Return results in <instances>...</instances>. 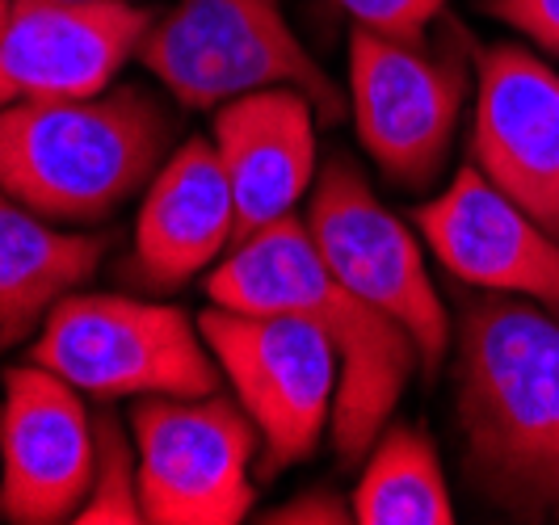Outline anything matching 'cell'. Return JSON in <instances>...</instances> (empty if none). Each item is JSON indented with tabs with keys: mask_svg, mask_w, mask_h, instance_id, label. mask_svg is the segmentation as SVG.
<instances>
[{
	"mask_svg": "<svg viewBox=\"0 0 559 525\" xmlns=\"http://www.w3.org/2000/svg\"><path fill=\"white\" fill-rule=\"evenodd\" d=\"M236 244V198L215 139L181 143L147 181L127 274L143 290H177Z\"/></svg>",
	"mask_w": 559,
	"mask_h": 525,
	"instance_id": "cell-15",
	"label": "cell"
},
{
	"mask_svg": "<svg viewBox=\"0 0 559 525\" xmlns=\"http://www.w3.org/2000/svg\"><path fill=\"white\" fill-rule=\"evenodd\" d=\"M173 118L135 84L0 106V190L51 223H97L168 160Z\"/></svg>",
	"mask_w": 559,
	"mask_h": 525,
	"instance_id": "cell-3",
	"label": "cell"
},
{
	"mask_svg": "<svg viewBox=\"0 0 559 525\" xmlns=\"http://www.w3.org/2000/svg\"><path fill=\"white\" fill-rule=\"evenodd\" d=\"M9 9H13V0H0V34H4V22H9Z\"/></svg>",
	"mask_w": 559,
	"mask_h": 525,
	"instance_id": "cell-22",
	"label": "cell"
},
{
	"mask_svg": "<svg viewBox=\"0 0 559 525\" xmlns=\"http://www.w3.org/2000/svg\"><path fill=\"white\" fill-rule=\"evenodd\" d=\"M354 522L362 525H450L454 500L442 479L433 442L408 429L388 425L366 450L362 479L354 488Z\"/></svg>",
	"mask_w": 559,
	"mask_h": 525,
	"instance_id": "cell-17",
	"label": "cell"
},
{
	"mask_svg": "<svg viewBox=\"0 0 559 525\" xmlns=\"http://www.w3.org/2000/svg\"><path fill=\"white\" fill-rule=\"evenodd\" d=\"M316 106L299 88H257L215 114V147L236 198V240L290 219L316 186Z\"/></svg>",
	"mask_w": 559,
	"mask_h": 525,
	"instance_id": "cell-14",
	"label": "cell"
},
{
	"mask_svg": "<svg viewBox=\"0 0 559 525\" xmlns=\"http://www.w3.org/2000/svg\"><path fill=\"white\" fill-rule=\"evenodd\" d=\"M476 168L531 219L559 236V76L522 47L479 56Z\"/></svg>",
	"mask_w": 559,
	"mask_h": 525,
	"instance_id": "cell-12",
	"label": "cell"
},
{
	"mask_svg": "<svg viewBox=\"0 0 559 525\" xmlns=\"http://www.w3.org/2000/svg\"><path fill=\"white\" fill-rule=\"evenodd\" d=\"M265 522L274 525H345L354 522V500H341L329 488H316V492H304L290 504L274 509Z\"/></svg>",
	"mask_w": 559,
	"mask_h": 525,
	"instance_id": "cell-21",
	"label": "cell"
},
{
	"mask_svg": "<svg viewBox=\"0 0 559 525\" xmlns=\"http://www.w3.org/2000/svg\"><path fill=\"white\" fill-rule=\"evenodd\" d=\"M29 361L93 399H194L219 387V361L181 307L131 295H68L43 320Z\"/></svg>",
	"mask_w": 559,
	"mask_h": 525,
	"instance_id": "cell-4",
	"label": "cell"
},
{
	"mask_svg": "<svg viewBox=\"0 0 559 525\" xmlns=\"http://www.w3.org/2000/svg\"><path fill=\"white\" fill-rule=\"evenodd\" d=\"M336 4L358 26L400 38V43H417V47H425L433 17L447 9V0H336Z\"/></svg>",
	"mask_w": 559,
	"mask_h": 525,
	"instance_id": "cell-19",
	"label": "cell"
},
{
	"mask_svg": "<svg viewBox=\"0 0 559 525\" xmlns=\"http://www.w3.org/2000/svg\"><path fill=\"white\" fill-rule=\"evenodd\" d=\"M152 22L131 0H13L0 34V106L106 93Z\"/></svg>",
	"mask_w": 559,
	"mask_h": 525,
	"instance_id": "cell-11",
	"label": "cell"
},
{
	"mask_svg": "<svg viewBox=\"0 0 559 525\" xmlns=\"http://www.w3.org/2000/svg\"><path fill=\"white\" fill-rule=\"evenodd\" d=\"M97 429L81 391L29 361L9 370L0 404V517L59 525L81 513L93 488Z\"/></svg>",
	"mask_w": 559,
	"mask_h": 525,
	"instance_id": "cell-10",
	"label": "cell"
},
{
	"mask_svg": "<svg viewBox=\"0 0 559 525\" xmlns=\"http://www.w3.org/2000/svg\"><path fill=\"white\" fill-rule=\"evenodd\" d=\"M206 295L211 303L240 311H295L329 332L341 358L329 429L341 463H362L420 366V349L408 329L354 295L329 270L299 215L236 240V249H227L206 277Z\"/></svg>",
	"mask_w": 559,
	"mask_h": 525,
	"instance_id": "cell-2",
	"label": "cell"
},
{
	"mask_svg": "<svg viewBox=\"0 0 559 525\" xmlns=\"http://www.w3.org/2000/svg\"><path fill=\"white\" fill-rule=\"evenodd\" d=\"M106 244L34 215L0 190V349L34 336L43 320L93 277Z\"/></svg>",
	"mask_w": 559,
	"mask_h": 525,
	"instance_id": "cell-16",
	"label": "cell"
},
{
	"mask_svg": "<svg viewBox=\"0 0 559 525\" xmlns=\"http://www.w3.org/2000/svg\"><path fill=\"white\" fill-rule=\"evenodd\" d=\"M97 463H93V488L84 497L76 525H140V458H135V438L118 429V420L102 416L97 425Z\"/></svg>",
	"mask_w": 559,
	"mask_h": 525,
	"instance_id": "cell-18",
	"label": "cell"
},
{
	"mask_svg": "<svg viewBox=\"0 0 559 525\" xmlns=\"http://www.w3.org/2000/svg\"><path fill=\"white\" fill-rule=\"evenodd\" d=\"M417 227L454 277L559 315V236L504 198L476 165L420 206Z\"/></svg>",
	"mask_w": 559,
	"mask_h": 525,
	"instance_id": "cell-13",
	"label": "cell"
},
{
	"mask_svg": "<svg viewBox=\"0 0 559 525\" xmlns=\"http://www.w3.org/2000/svg\"><path fill=\"white\" fill-rule=\"evenodd\" d=\"M143 522L236 525L252 509V458L261 433L224 395H147L131 413Z\"/></svg>",
	"mask_w": 559,
	"mask_h": 525,
	"instance_id": "cell-7",
	"label": "cell"
},
{
	"mask_svg": "<svg viewBox=\"0 0 559 525\" xmlns=\"http://www.w3.org/2000/svg\"><path fill=\"white\" fill-rule=\"evenodd\" d=\"M236 404L265 445V470L304 463L333 425L341 358L329 332L295 311L219 307L198 315Z\"/></svg>",
	"mask_w": 559,
	"mask_h": 525,
	"instance_id": "cell-6",
	"label": "cell"
},
{
	"mask_svg": "<svg viewBox=\"0 0 559 525\" xmlns=\"http://www.w3.org/2000/svg\"><path fill=\"white\" fill-rule=\"evenodd\" d=\"M311 240L320 256L354 295L400 320L420 349V370L438 374L450 349L447 307L425 270L417 236L374 198L354 160L336 156L308 194Z\"/></svg>",
	"mask_w": 559,
	"mask_h": 525,
	"instance_id": "cell-8",
	"label": "cell"
},
{
	"mask_svg": "<svg viewBox=\"0 0 559 525\" xmlns=\"http://www.w3.org/2000/svg\"><path fill=\"white\" fill-rule=\"evenodd\" d=\"M484 9L559 56V0H484Z\"/></svg>",
	"mask_w": 559,
	"mask_h": 525,
	"instance_id": "cell-20",
	"label": "cell"
},
{
	"mask_svg": "<svg viewBox=\"0 0 559 525\" xmlns=\"http://www.w3.org/2000/svg\"><path fill=\"white\" fill-rule=\"evenodd\" d=\"M143 68L186 110H219L231 97L290 84L320 118L341 114V93L290 29L282 0H177L152 22Z\"/></svg>",
	"mask_w": 559,
	"mask_h": 525,
	"instance_id": "cell-5",
	"label": "cell"
},
{
	"mask_svg": "<svg viewBox=\"0 0 559 525\" xmlns=\"http://www.w3.org/2000/svg\"><path fill=\"white\" fill-rule=\"evenodd\" d=\"M463 467L513 522H559V315L497 295L459 315Z\"/></svg>",
	"mask_w": 559,
	"mask_h": 525,
	"instance_id": "cell-1",
	"label": "cell"
},
{
	"mask_svg": "<svg viewBox=\"0 0 559 525\" xmlns=\"http://www.w3.org/2000/svg\"><path fill=\"white\" fill-rule=\"evenodd\" d=\"M467 97L459 59L358 26L349 38V106L370 160L395 186L420 190L447 165Z\"/></svg>",
	"mask_w": 559,
	"mask_h": 525,
	"instance_id": "cell-9",
	"label": "cell"
}]
</instances>
